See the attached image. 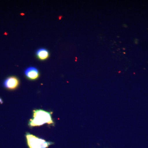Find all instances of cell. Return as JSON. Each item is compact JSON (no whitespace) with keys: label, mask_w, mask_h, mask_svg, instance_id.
Wrapping results in <instances>:
<instances>
[{"label":"cell","mask_w":148,"mask_h":148,"mask_svg":"<svg viewBox=\"0 0 148 148\" xmlns=\"http://www.w3.org/2000/svg\"><path fill=\"white\" fill-rule=\"evenodd\" d=\"M52 112L42 110L33 111V118L29 121V125L30 127L39 126L47 123L53 125L54 122L52 118Z\"/></svg>","instance_id":"obj_1"},{"label":"cell","mask_w":148,"mask_h":148,"mask_svg":"<svg viewBox=\"0 0 148 148\" xmlns=\"http://www.w3.org/2000/svg\"><path fill=\"white\" fill-rule=\"evenodd\" d=\"M27 145L29 148H47L53 143L32 135L29 132L26 134Z\"/></svg>","instance_id":"obj_2"},{"label":"cell","mask_w":148,"mask_h":148,"mask_svg":"<svg viewBox=\"0 0 148 148\" xmlns=\"http://www.w3.org/2000/svg\"><path fill=\"white\" fill-rule=\"evenodd\" d=\"M19 85V79L18 78L14 76L8 77L3 82L4 87L9 90H15Z\"/></svg>","instance_id":"obj_3"},{"label":"cell","mask_w":148,"mask_h":148,"mask_svg":"<svg viewBox=\"0 0 148 148\" xmlns=\"http://www.w3.org/2000/svg\"><path fill=\"white\" fill-rule=\"evenodd\" d=\"M25 75L31 80H35L38 78L40 74L38 71L34 67H30L25 70Z\"/></svg>","instance_id":"obj_4"},{"label":"cell","mask_w":148,"mask_h":148,"mask_svg":"<svg viewBox=\"0 0 148 148\" xmlns=\"http://www.w3.org/2000/svg\"><path fill=\"white\" fill-rule=\"evenodd\" d=\"M36 55L39 59L42 61H43L48 58L49 56V53L47 49H40L37 51Z\"/></svg>","instance_id":"obj_5"},{"label":"cell","mask_w":148,"mask_h":148,"mask_svg":"<svg viewBox=\"0 0 148 148\" xmlns=\"http://www.w3.org/2000/svg\"><path fill=\"white\" fill-rule=\"evenodd\" d=\"M0 103H1V104H2L3 103L2 99L1 98H0Z\"/></svg>","instance_id":"obj_6"},{"label":"cell","mask_w":148,"mask_h":148,"mask_svg":"<svg viewBox=\"0 0 148 148\" xmlns=\"http://www.w3.org/2000/svg\"><path fill=\"white\" fill-rule=\"evenodd\" d=\"M138 39H136L135 40V43L136 44H137L138 43Z\"/></svg>","instance_id":"obj_7"}]
</instances>
